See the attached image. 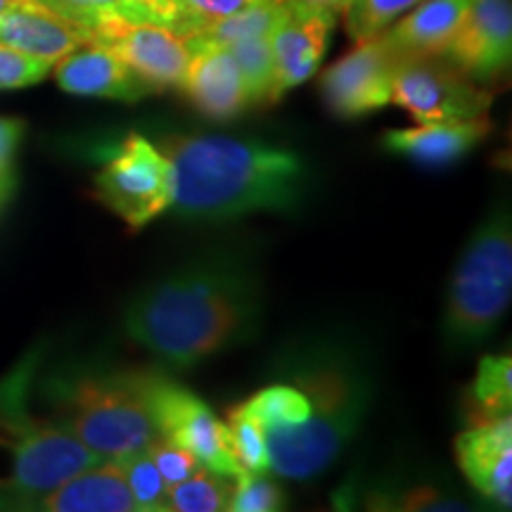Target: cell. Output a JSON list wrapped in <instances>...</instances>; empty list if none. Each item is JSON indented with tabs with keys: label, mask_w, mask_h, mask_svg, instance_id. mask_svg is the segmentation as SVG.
Here are the masks:
<instances>
[{
	"label": "cell",
	"mask_w": 512,
	"mask_h": 512,
	"mask_svg": "<svg viewBox=\"0 0 512 512\" xmlns=\"http://www.w3.org/2000/svg\"><path fill=\"white\" fill-rule=\"evenodd\" d=\"M287 12H290V8L285 5V0H268V3L252 5V8L238 12V15L219 19L209 27L183 36L185 46H188V50L230 48L242 41H249V38L271 36V31L283 22Z\"/></svg>",
	"instance_id": "obj_21"
},
{
	"label": "cell",
	"mask_w": 512,
	"mask_h": 512,
	"mask_svg": "<svg viewBox=\"0 0 512 512\" xmlns=\"http://www.w3.org/2000/svg\"><path fill=\"white\" fill-rule=\"evenodd\" d=\"M31 510L46 512H138L119 460H102L55 486Z\"/></svg>",
	"instance_id": "obj_18"
},
{
	"label": "cell",
	"mask_w": 512,
	"mask_h": 512,
	"mask_svg": "<svg viewBox=\"0 0 512 512\" xmlns=\"http://www.w3.org/2000/svg\"><path fill=\"white\" fill-rule=\"evenodd\" d=\"M259 285L235 254H209L147 283L124 311L128 337L171 368H192L256 330Z\"/></svg>",
	"instance_id": "obj_1"
},
{
	"label": "cell",
	"mask_w": 512,
	"mask_h": 512,
	"mask_svg": "<svg viewBox=\"0 0 512 512\" xmlns=\"http://www.w3.org/2000/svg\"><path fill=\"white\" fill-rule=\"evenodd\" d=\"M34 363L27 361L0 382V505L34 508L43 496L76 472L102 463L53 418L29 411V382Z\"/></svg>",
	"instance_id": "obj_5"
},
{
	"label": "cell",
	"mask_w": 512,
	"mask_h": 512,
	"mask_svg": "<svg viewBox=\"0 0 512 512\" xmlns=\"http://www.w3.org/2000/svg\"><path fill=\"white\" fill-rule=\"evenodd\" d=\"M228 50L233 60L238 62L252 105L273 102V55L268 36L249 38V41L230 46Z\"/></svg>",
	"instance_id": "obj_26"
},
{
	"label": "cell",
	"mask_w": 512,
	"mask_h": 512,
	"mask_svg": "<svg viewBox=\"0 0 512 512\" xmlns=\"http://www.w3.org/2000/svg\"><path fill=\"white\" fill-rule=\"evenodd\" d=\"M418 3L422 0H349L344 10V27L354 43L368 41L384 34L396 19H401Z\"/></svg>",
	"instance_id": "obj_25"
},
{
	"label": "cell",
	"mask_w": 512,
	"mask_h": 512,
	"mask_svg": "<svg viewBox=\"0 0 512 512\" xmlns=\"http://www.w3.org/2000/svg\"><path fill=\"white\" fill-rule=\"evenodd\" d=\"M403 57L382 34L356 43L354 50L325 69L320 93L332 114L358 119L392 102L394 76Z\"/></svg>",
	"instance_id": "obj_10"
},
{
	"label": "cell",
	"mask_w": 512,
	"mask_h": 512,
	"mask_svg": "<svg viewBox=\"0 0 512 512\" xmlns=\"http://www.w3.org/2000/svg\"><path fill=\"white\" fill-rule=\"evenodd\" d=\"M235 408L254 418L264 430H290L304 425L311 415L309 399L302 389L287 382L264 387Z\"/></svg>",
	"instance_id": "obj_22"
},
{
	"label": "cell",
	"mask_w": 512,
	"mask_h": 512,
	"mask_svg": "<svg viewBox=\"0 0 512 512\" xmlns=\"http://www.w3.org/2000/svg\"><path fill=\"white\" fill-rule=\"evenodd\" d=\"M512 297L510 214L498 207L472 233L446 294L444 332L456 347H475L501 323Z\"/></svg>",
	"instance_id": "obj_6"
},
{
	"label": "cell",
	"mask_w": 512,
	"mask_h": 512,
	"mask_svg": "<svg viewBox=\"0 0 512 512\" xmlns=\"http://www.w3.org/2000/svg\"><path fill=\"white\" fill-rule=\"evenodd\" d=\"M233 479L235 477L200 467L195 475L169 486L166 503H169V510L176 512H223L228 510L230 494H233Z\"/></svg>",
	"instance_id": "obj_24"
},
{
	"label": "cell",
	"mask_w": 512,
	"mask_h": 512,
	"mask_svg": "<svg viewBox=\"0 0 512 512\" xmlns=\"http://www.w3.org/2000/svg\"><path fill=\"white\" fill-rule=\"evenodd\" d=\"M285 5L294 12H320V15L339 17L347 10L349 0H285Z\"/></svg>",
	"instance_id": "obj_36"
},
{
	"label": "cell",
	"mask_w": 512,
	"mask_h": 512,
	"mask_svg": "<svg viewBox=\"0 0 512 512\" xmlns=\"http://www.w3.org/2000/svg\"><path fill=\"white\" fill-rule=\"evenodd\" d=\"M178 10L176 34L188 36L209 24L226 19L230 15L252 8V5L268 3V0H174Z\"/></svg>",
	"instance_id": "obj_30"
},
{
	"label": "cell",
	"mask_w": 512,
	"mask_h": 512,
	"mask_svg": "<svg viewBox=\"0 0 512 512\" xmlns=\"http://www.w3.org/2000/svg\"><path fill=\"white\" fill-rule=\"evenodd\" d=\"M491 133L486 114L472 119L430 121L384 133V147L422 166H446L472 152Z\"/></svg>",
	"instance_id": "obj_17"
},
{
	"label": "cell",
	"mask_w": 512,
	"mask_h": 512,
	"mask_svg": "<svg viewBox=\"0 0 512 512\" xmlns=\"http://www.w3.org/2000/svg\"><path fill=\"white\" fill-rule=\"evenodd\" d=\"M150 458L159 470V475H162L166 486L183 482V479L195 475V472L202 467L200 460L192 456L190 451H185L183 446H178L169 439H159L155 446H150Z\"/></svg>",
	"instance_id": "obj_33"
},
{
	"label": "cell",
	"mask_w": 512,
	"mask_h": 512,
	"mask_svg": "<svg viewBox=\"0 0 512 512\" xmlns=\"http://www.w3.org/2000/svg\"><path fill=\"white\" fill-rule=\"evenodd\" d=\"M470 420L484 422L512 411V358L484 356L470 387Z\"/></svg>",
	"instance_id": "obj_23"
},
{
	"label": "cell",
	"mask_w": 512,
	"mask_h": 512,
	"mask_svg": "<svg viewBox=\"0 0 512 512\" xmlns=\"http://www.w3.org/2000/svg\"><path fill=\"white\" fill-rule=\"evenodd\" d=\"M119 465L121 470H124L128 489H131V496L133 501H136L138 512L169 510V503H166V491H169V486H166L155 463H152L150 448L119 458Z\"/></svg>",
	"instance_id": "obj_27"
},
{
	"label": "cell",
	"mask_w": 512,
	"mask_h": 512,
	"mask_svg": "<svg viewBox=\"0 0 512 512\" xmlns=\"http://www.w3.org/2000/svg\"><path fill=\"white\" fill-rule=\"evenodd\" d=\"M181 91L211 121H230L252 107L245 79L228 48L190 50Z\"/></svg>",
	"instance_id": "obj_16"
},
{
	"label": "cell",
	"mask_w": 512,
	"mask_h": 512,
	"mask_svg": "<svg viewBox=\"0 0 512 512\" xmlns=\"http://www.w3.org/2000/svg\"><path fill=\"white\" fill-rule=\"evenodd\" d=\"M121 5H124L126 17L143 19V22H155L176 31L178 10L174 0H121Z\"/></svg>",
	"instance_id": "obj_35"
},
{
	"label": "cell",
	"mask_w": 512,
	"mask_h": 512,
	"mask_svg": "<svg viewBox=\"0 0 512 512\" xmlns=\"http://www.w3.org/2000/svg\"><path fill=\"white\" fill-rule=\"evenodd\" d=\"M152 413L162 439L183 446L202 467L226 477L242 470L233 456L228 425L216 418L200 396L159 375L152 389Z\"/></svg>",
	"instance_id": "obj_9"
},
{
	"label": "cell",
	"mask_w": 512,
	"mask_h": 512,
	"mask_svg": "<svg viewBox=\"0 0 512 512\" xmlns=\"http://www.w3.org/2000/svg\"><path fill=\"white\" fill-rule=\"evenodd\" d=\"M55 81L64 93L81 98L138 102L152 88L138 79L110 48L88 41L55 64Z\"/></svg>",
	"instance_id": "obj_15"
},
{
	"label": "cell",
	"mask_w": 512,
	"mask_h": 512,
	"mask_svg": "<svg viewBox=\"0 0 512 512\" xmlns=\"http://www.w3.org/2000/svg\"><path fill=\"white\" fill-rule=\"evenodd\" d=\"M287 503L283 486L271 479L266 472L240 470L233 479L230 494V512H275Z\"/></svg>",
	"instance_id": "obj_29"
},
{
	"label": "cell",
	"mask_w": 512,
	"mask_h": 512,
	"mask_svg": "<svg viewBox=\"0 0 512 512\" xmlns=\"http://www.w3.org/2000/svg\"><path fill=\"white\" fill-rule=\"evenodd\" d=\"M337 17L320 12H287L268 36L273 55V102L302 86L318 72L328 53L330 34Z\"/></svg>",
	"instance_id": "obj_14"
},
{
	"label": "cell",
	"mask_w": 512,
	"mask_h": 512,
	"mask_svg": "<svg viewBox=\"0 0 512 512\" xmlns=\"http://www.w3.org/2000/svg\"><path fill=\"white\" fill-rule=\"evenodd\" d=\"M228 432L233 456L242 470L268 472L271 470V456H268L266 430L240 408H233L228 415Z\"/></svg>",
	"instance_id": "obj_28"
},
{
	"label": "cell",
	"mask_w": 512,
	"mask_h": 512,
	"mask_svg": "<svg viewBox=\"0 0 512 512\" xmlns=\"http://www.w3.org/2000/svg\"><path fill=\"white\" fill-rule=\"evenodd\" d=\"M392 102L418 124L472 119L489 112L494 93L444 57H406L394 76Z\"/></svg>",
	"instance_id": "obj_8"
},
{
	"label": "cell",
	"mask_w": 512,
	"mask_h": 512,
	"mask_svg": "<svg viewBox=\"0 0 512 512\" xmlns=\"http://www.w3.org/2000/svg\"><path fill=\"white\" fill-rule=\"evenodd\" d=\"M91 41L110 48L140 81L152 88V93L169 88L181 91L190 50L185 38L174 29L117 15L102 22L91 34Z\"/></svg>",
	"instance_id": "obj_11"
},
{
	"label": "cell",
	"mask_w": 512,
	"mask_h": 512,
	"mask_svg": "<svg viewBox=\"0 0 512 512\" xmlns=\"http://www.w3.org/2000/svg\"><path fill=\"white\" fill-rule=\"evenodd\" d=\"M439 57L482 86L501 79L512 60L510 0H472Z\"/></svg>",
	"instance_id": "obj_12"
},
{
	"label": "cell",
	"mask_w": 512,
	"mask_h": 512,
	"mask_svg": "<svg viewBox=\"0 0 512 512\" xmlns=\"http://www.w3.org/2000/svg\"><path fill=\"white\" fill-rule=\"evenodd\" d=\"M24 138V121L0 114V207L8 202L15 185V157Z\"/></svg>",
	"instance_id": "obj_34"
},
{
	"label": "cell",
	"mask_w": 512,
	"mask_h": 512,
	"mask_svg": "<svg viewBox=\"0 0 512 512\" xmlns=\"http://www.w3.org/2000/svg\"><path fill=\"white\" fill-rule=\"evenodd\" d=\"M157 377L143 370H67L48 384L53 420L105 460L147 451L162 439L152 413Z\"/></svg>",
	"instance_id": "obj_4"
},
{
	"label": "cell",
	"mask_w": 512,
	"mask_h": 512,
	"mask_svg": "<svg viewBox=\"0 0 512 512\" xmlns=\"http://www.w3.org/2000/svg\"><path fill=\"white\" fill-rule=\"evenodd\" d=\"M460 470L479 496L510 508L512 503V418L501 415L475 422L456 439Z\"/></svg>",
	"instance_id": "obj_13"
},
{
	"label": "cell",
	"mask_w": 512,
	"mask_h": 512,
	"mask_svg": "<svg viewBox=\"0 0 512 512\" xmlns=\"http://www.w3.org/2000/svg\"><path fill=\"white\" fill-rule=\"evenodd\" d=\"M95 190L112 214L140 230L174 204V166L162 147L131 133L98 171Z\"/></svg>",
	"instance_id": "obj_7"
},
{
	"label": "cell",
	"mask_w": 512,
	"mask_h": 512,
	"mask_svg": "<svg viewBox=\"0 0 512 512\" xmlns=\"http://www.w3.org/2000/svg\"><path fill=\"white\" fill-rule=\"evenodd\" d=\"M88 41L91 31L76 27L46 8H19L0 15V43H8L53 67Z\"/></svg>",
	"instance_id": "obj_19"
},
{
	"label": "cell",
	"mask_w": 512,
	"mask_h": 512,
	"mask_svg": "<svg viewBox=\"0 0 512 512\" xmlns=\"http://www.w3.org/2000/svg\"><path fill=\"white\" fill-rule=\"evenodd\" d=\"M19 8H43V5L38 0H0V15Z\"/></svg>",
	"instance_id": "obj_37"
},
{
	"label": "cell",
	"mask_w": 512,
	"mask_h": 512,
	"mask_svg": "<svg viewBox=\"0 0 512 512\" xmlns=\"http://www.w3.org/2000/svg\"><path fill=\"white\" fill-rule=\"evenodd\" d=\"M38 3L53 15L67 19L91 34L107 19L124 15L121 0H38Z\"/></svg>",
	"instance_id": "obj_32"
},
{
	"label": "cell",
	"mask_w": 512,
	"mask_h": 512,
	"mask_svg": "<svg viewBox=\"0 0 512 512\" xmlns=\"http://www.w3.org/2000/svg\"><path fill=\"white\" fill-rule=\"evenodd\" d=\"M159 147L174 166L171 209L185 221L287 211L304 195L306 169L285 147L230 136H174Z\"/></svg>",
	"instance_id": "obj_2"
},
{
	"label": "cell",
	"mask_w": 512,
	"mask_h": 512,
	"mask_svg": "<svg viewBox=\"0 0 512 512\" xmlns=\"http://www.w3.org/2000/svg\"><path fill=\"white\" fill-rule=\"evenodd\" d=\"M53 72V64L36 60L22 50L0 43V91H22L36 86Z\"/></svg>",
	"instance_id": "obj_31"
},
{
	"label": "cell",
	"mask_w": 512,
	"mask_h": 512,
	"mask_svg": "<svg viewBox=\"0 0 512 512\" xmlns=\"http://www.w3.org/2000/svg\"><path fill=\"white\" fill-rule=\"evenodd\" d=\"M470 5L472 0H422L401 19H396L382 36L403 60L439 57Z\"/></svg>",
	"instance_id": "obj_20"
},
{
	"label": "cell",
	"mask_w": 512,
	"mask_h": 512,
	"mask_svg": "<svg viewBox=\"0 0 512 512\" xmlns=\"http://www.w3.org/2000/svg\"><path fill=\"white\" fill-rule=\"evenodd\" d=\"M278 375L302 389L311 415L290 430H266L271 470L292 482L318 477L349 446L370 408L366 358L337 339H311L283 351Z\"/></svg>",
	"instance_id": "obj_3"
}]
</instances>
